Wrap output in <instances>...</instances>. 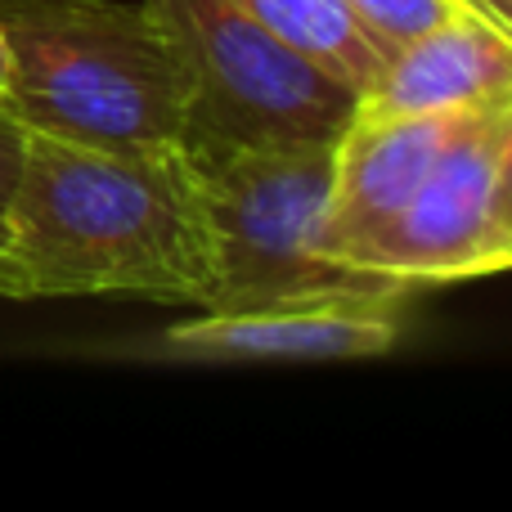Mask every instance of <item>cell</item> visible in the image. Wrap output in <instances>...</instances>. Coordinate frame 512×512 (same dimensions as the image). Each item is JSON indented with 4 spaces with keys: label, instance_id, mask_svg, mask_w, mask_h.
<instances>
[{
    "label": "cell",
    "instance_id": "cell-6",
    "mask_svg": "<svg viewBox=\"0 0 512 512\" xmlns=\"http://www.w3.org/2000/svg\"><path fill=\"white\" fill-rule=\"evenodd\" d=\"M418 288H333L310 297L261 301L207 315L162 333L158 355L180 364H333L373 360L400 342L405 306Z\"/></svg>",
    "mask_w": 512,
    "mask_h": 512
},
{
    "label": "cell",
    "instance_id": "cell-7",
    "mask_svg": "<svg viewBox=\"0 0 512 512\" xmlns=\"http://www.w3.org/2000/svg\"><path fill=\"white\" fill-rule=\"evenodd\" d=\"M481 108H450V113H364L355 108L351 126L333 144L324 252L360 270L369 243L405 212L418 185L432 176V167L468 131Z\"/></svg>",
    "mask_w": 512,
    "mask_h": 512
},
{
    "label": "cell",
    "instance_id": "cell-17",
    "mask_svg": "<svg viewBox=\"0 0 512 512\" xmlns=\"http://www.w3.org/2000/svg\"><path fill=\"white\" fill-rule=\"evenodd\" d=\"M486 5H490V0H486ZM490 9H495V5H490ZM495 18H499V14H495Z\"/></svg>",
    "mask_w": 512,
    "mask_h": 512
},
{
    "label": "cell",
    "instance_id": "cell-8",
    "mask_svg": "<svg viewBox=\"0 0 512 512\" xmlns=\"http://www.w3.org/2000/svg\"><path fill=\"white\" fill-rule=\"evenodd\" d=\"M512 99V32L463 14L400 45L360 99L364 113H450Z\"/></svg>",
    "mask_w": 512,
    "mask_h": 512
},
{
    "label": "cell",
    "instance_id": "cell-2",
    "mask_svg": "<svg viewBox=\"0 0 512 512\" xmlns=\"http://www.w3.org/2000/svg\"><path fill=\"white\" fill-rule=\"evenodd\" d=\"M0 104L41 135L99 149H180L189 72L149 5L0 0Z\"/></svg>",
    "mask_w": 512,
    "mask_h": 512
},
{
    "label": "cell",
    "instance_id": "cell-3",
    "mask_svg": "<svg viewBox=\"0 0 512 512\" xmlns=\"http://www.w3.org/2000/svg\"><path fill=\"white\" fill-rule=\"evenodd\" d=\"M180 149L194 171L207 239H212L216 283L207 310L400 283L351 270L324 252L328 185H333L328 144L230 149V144L185 140Z\"/></svg>",
    "mask_w": 512,
    "mask_h": 512
},
{
    "label": "cell",
    "instance_id": "cell-9",
    "mask_svg": "<svg viewBox=\"0 0 512 512\" xmlns=\"http://www.w3.org/2000/svg\"><path fill=\"white\" fill-rule=\"evenodd\" d=\"M234 5H243L270 32H279L288 45L310 54L319 68H328L337 81H346L360 99L369 95V86L387 68L378 45L351 18L346 0H234Z\"/></svg>",
    "mask_w": 512,
    "mask_h": 512
},
{
    "label": "cell",
    "instance_id": "cell-11",
    "mask_svg": "<svg viewBox=\"0 0 512 512\" xmlns=\"http://www.w3.org/2000/svg\"><path fill=\"white\" fill-rule=\"evenodd\" d=\"M27 126L0 104V252H9V203H14L18 176H23Z\"/></svg>",
    "mask_w": 512,
    "mask_h": 512
},
{
    "label": "cell",
    "instance_id": "cell-16",
    "mask_svg": "<svg viewBox=\"0 0 512 512\" xmlns=\"http://www.w3.org/2000/svg\"><path fill=\"white\" fill-rule=\"evenodd\" d=\"M5 77H9V50H5V36H0V90H5Z\"/></svg>",
    "mask_w": 512,
    "mask_h": 512
},
{
    "label": "cell",
    "instance_id": "cell-13",
    "mask_svg": "<svg viewBox=\"0 0 512 512\" xmlns=\"http://www.w3.org/2000/svg\"><path fill=\"white\" fill-rule=\"evenodd\" d=\"M0 297H27V279L9 252H0Z\"/></svg>",
    "mask_w": 512,
    "mask_h": 512
},
{
    "label": "cell",
    "instance_id": "cell-15",
    "mask_svg": "<svg viewBox=\"0 0 512 512\" xmlns=\"http://www.w3.org/2000/svg\"><path fill=\"white\" fill-rule=\"evenodd\" d=\"M463 5H468V9H477V14H486L490 23H499V18H495V9H490L486 0H463ZM499 27H504V23H499ZM504 32H508V27H504Z\"/></svg>",
    "mask_w": 512,
    "mask_h": 512
},
{
    "label": "cell",
    "instance_id": "cell-14",
    "mask_svg": "<svg viewBox=\"0 0 512 512\" xmlns=\"http://www.w3.org/2000/svg\"><path fill=\"white\" fill-rule=\"evenodd\" d=\"M490 5H495L499 23H504V27H508V32H512V0H490Z\"/></svg>",
    "mask_w": 512,
    "mask_h": 512
},
{
    "label": "cell",
    "instance_id": "cell-1",
    "mask_svg": "<svg viewBox=\"0 0 512 512\" xmlns=\"http://www.w3.org/2000/svg\"><path fill=\"white\" fill-rule=\"evenodd\" d=\"M9 256L27 297L207 306L216 283L185 149H99L27 131Z\"/></svg>",
    "mask_w": 512,
    "mask_h": 512
},
{
    "label": "cell",
    "instance_id": "cell-12",
    "mask_svg": "<svg viewBox=\"0 0 512 512\" xmlns=\"http://www.w3.org/2000/svg\"><path fill=\"white\" fill-rule=\"evenodd\" d=\"M495 212H499V230H504L512 248V108L504 117V135H499V153H495Z\"/></svg>",
    "mask_w": 512,
    "mask_h": 512
},
{
    "label": "cell",
    "instance_id": "cell-4",
    "mask_svg": "<svg viewBox=\"0 0 512 512\" xmlns=\"http://www.w3.org/2000/svg\"><path fill=\"white\" fill-rule=\"evenodd\" d=\"M189 72L185 140L230 149L328 144L351 126L360 95L234 0H144Z\"/></svg>",
    "mask_w": 512,
    "mask_h": 512
},
{
    "label": "cell",
    "instance_id": "cell-10",
    "mask_svg": "<svg viewBox=\"0 0 512 512\" xmlns=\"http://www.w3.org/2000/svg\"><path fill=\"white\" fill-rule=\"evenodd\" d=\"M346 9L360 23V32L378 45L382 59H391L400 45L418 41V36H427L432 27L450 23V18L477 14L463 0H346Z\"/></svg>",
    "mask_w": 512,
    "mask_h": 512
},
{
    "label": "cell",
    "instance_id": "cell-5",
    "mask_svg": "<svg viewBox=\"0 0 512 512\" xmlns=\"http://www.w3.org/2000/svg\"><path fill=\"white\" fill-rule=\"evenodd\" d=\"M508 108L512 99L472 117L468 131L445 149L432 176L405 203V212L360 256L364 274L427 288V283L512 270V248L495 212V153Z\"/></svg>",
    "mask_w": 512,
    "mask_h": 512
}]
</instances>
